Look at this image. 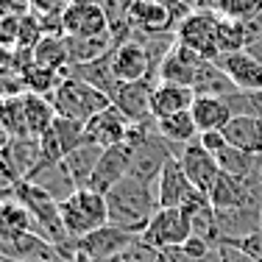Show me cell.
<instances>
[{
    "label": "cell",
    "mask_w": 262,
    "mask_h": 262,
    "mask_svg": "<svg viewBox=\"0 0 262 262\" xmlns=\"http://www.w3.org/2000/svg\"><path fill=\"white\" fill-rule=\"evenodd\" d=\"M217 67L232 78L237 92H254L262 90V61L251 51H237V53H223L217 56Z\"/></svg>",
    "instance_id": "17"
},
{
    "label": "cell",
    "mask_w": 262,
    "mask_h": 262,
    "mask_svg": "<svg viewBox=\"0 0 262 262\" xmlns=\"http://www.w3.org/2000/svg\"><path fill=\"white\" fill-rule=\"evenodd\" d=\"M229 254H232V251H229V248H223V246H221V257H223V262H232V257H229Z\"/></svg>",
    "instance_id": "41"
},
{
    "label": "cell",
    "mask_w": 262,
    "mask_h": 262,
    "mask_svg": "<svg viewBox=\"0 0 262 262\" xmlns=\"http://www.w3.org/2000/svg\"><path fill=\"white\" fill-rule=\"evenodd\" d=\"M229 145L240 148V151H248L254 157H262V120L248 115H234L229 120V126L223 128Z\"/></svg>",
    "instance_id": "23"
},
{
    "label": "cell",
    "mask_w": 262,
    "mask_h": 262,
    "mask_svg": "<svg viewBox=\"0 0 262 262\" xmlns=\"http://www.w3.org/2000/svg\"><path fill=\"white\" fill-rule=\"evenodd\" d=\"M140 237L157 251L182 248L192 237V217L187 209H157V215L151 217L148 229Z\"/></svg>",
    "instance_id": "8"
},
{
    "label": "cell",
    "mask_w": 262,
    "mask_h": 262,
    "mask_svg": "<svg viewBox=\"0 0 262 262\" xmlns=\"http://www.w3.org/2000/svg\"><path fill=\"white\" fill-rule=\"evenodd\" d=\"M217 48L223 53H237L248 48V36H246V26L243 20L229 14H221V26H217Z\"/></svg>",
    "instance_id": "32"
},
{
    "label": "cell",
    "mask_w": 262,
    "mask_h": 262,
    "mask_svg": "<svg viewBox=\"0 0 262 262\" xmlns=\"http://www.w3.org/2000/svg\"><path fill=\"white\" fill-rule=\"evenodd\" d=\"M209 204L215 207V212L262 209V173L254 179H237L221 173L215 187L209 190Z\"/></svg>",
    "instance_id": "7"
},
{
    "label": "cell",
    "mask_w": 262,
    "mask_h": 262,
    "mask_svg": "<svg viewBox=\"0 0 262 262\" xmlns=\"http://www.w3.org/2000/svg\"><path fill=\"white\" fill-rule=\"evenodd\" d=\"M131 134H134V131H131ZM131 159H134V140H126V142H120V145L106 148L101 154V159H98V165H95V173H92V179H90V190L106 195L112 187H117L128 176Z\"/></svg>",
    "instance_id": "10"
},
{
    "label": "cell",
    "mask_w": 262,
    "mask_h": 262,
    "mask_svg": "<svg viewBox=\"0 0 262 262\" xmlns=\"http://www.w3.org/2000/svg\"><path fill=\"white\" fill-rule=\"evenodd\" d=\"M195 98H198L195 90H190V86L173 84V81H159L154 86V98H151V117L154 120H162V117L190 112Z\"/></svg>",
    "instance_id": "19"
},
{
    "label": "cell",
    "mask_w": 262,
    "mask_h": 262,
    "mask_svg": "<svg viewBox=\"0 0 262 262\" xmlns=\"http://www.w3.org/2000/svg\"><path fill=\"white\" fill-rule=\"evenodd\" d=\"M215 159L221 173H229V176H237V179H254L262 173V157H254V154L240 151L234 145H226Z\"/></svg>",
    "instance_id": "27"
},
{
    "label": "cell",
    "mask_w": 262,
    "mask_h": 262,
    "mask_svg": "<svg viewBox=\"0 0 262 262\" xmlns=\"http://www.w3.org/2000/svg\"><path fill=\"white\" fill-rule=\"evenodd\" d=\"M131 131H134V123L117 106H109V109L98 112L92 120L84 123V142L112 148V145H120V142L131 140Z\"/></svg>",
    "instance_id": "12"
},
{
    "label": "cell",
    "mask_w": 262,
    "mask_h": 262,
    "mask_svg": "<svg viewBox=\"0 0 262 262\" xmlns=\"http://www.w3.org/2000/svg\"><path fill=\"white\" fill-rule=\"evenodd\" d=\"M103 151H106V148H101V145L84 142V145H78L70 157L61 162V170L67 173V179L73 182L76 190L90 187V179H92V173H95V165H98V159H101Z\"/></svg>",
    "instance_id": "22"
},
{
    "label": "cell",
    "mask_w": 262,
    "mask_h": 262,
    "mask_svg": "<svg viewBox=\"0 0 262 262\" xmlns=\"http://www.w3.org/2000/svg\"><path fill=\"white\" fill-rule=\"evenodd\" d=\"M59 207H61V221H64V229H67L70 240H81V237L98 232L101 226L109 223L106 195L90 190V187L73 190L67 198L59 201Z\"/></svg>",
    "instance_id": "3"
},
{
    "label": "cell",
    "mask_w": 262,
    "mask_h": 262,
    "mask_svg": "<svg viewBox=\"0 0 262 262\" xmlns=\"http://www.w3.org/2000/svg\"><path fill=\"white\" fill-rule=\"evenodd\" d=\"M217 26H221V11L195 9L179 23L176 42H182L184 48L195 51L204 59L215 61L221 56V48H217Z\"/></svg>",
    "instance_id": "6"
},
{
    "label": "cell",
    "mask_w": 262,
    "mask_h": 262,
    "mask_svg": "<svg viewBox=\"0 0 262 262\" xmlns=\"http://www.w3.org/2000/svg\"><path fill=\"white\" fill-rule=\"evenodd\" d=\"M23 101H26V123H28V134L34 140H39L48 128L53 126L56 115L53 101L48 95H34V92H23Z\"/></svg>",
    "instance_id": "26"
},
{
    "label": "cell",
    "mask_w": 262,
    "mask_h": 262,
    "mask_svg": "<svg viewBox=\"0 0 262 262\" xmlns=\"http://www.w3.org/2000/svg\"><path fill=\"white\" fill-rule=\"evenodd\" d=\"M223 248L243 254V257L251 259V262H262V229L254 232V234H246V237H237V240L223 243Z\"/></svg>",
    "instance_id": "34"
},
{
    "label": "cell",
    "mask_w": 262,
    "mask_h": 262,
    "mask_svg": "<svg viewBox=\"0 0 262 262\" xmlns=\"http://www.w3.org/2000/svg\"><path fill=\"white\" fill-rule=\"evenodd\" d=\"M61 34L64 36H103L109 31V17H106L101 3L92 0H73L61 14Z\"/></svg>",
    "instance_id": "11"
},
{
    "label": "cell",
    "mask_w": 262,
    "mask_h": 262,
    "mask_svg": "<svg viewBox=\"0 0 262 262\" xmlns=\"http://www.w3.org/2000/svg\"><path fill=\"white\" fill-rule=\"evenodd\" d=\"M70 3L73 0H28V6L34 9L36 17H61Z\"/></svg>",
    "instance_id": "37"
},
{
    "label": "cell",
    "mask_w": 262,
    "mask_h": 262,
    "mask_svg": "<svg viewBox=\"0 0 262 262\" xmlns=\"http://www.w3.org/2000/svg\"><path fill=\"white\" fill-rule=\"evenodd\" d=\"M207 61L209 59H204V56H198L195 51L184 48L182 42H176V45L170 48V53H167L159 64V81H173V84H184L192 90L198 73H201V67L207 64Z\"/></svg>",
    "instance_id": "18"
},
{
    "label": "cell",
    "mask_w": 262,
    "mask_h": 262,
    "mask_svg": "<svg viewBox=\"0 0 262 262\" xmlns=\"http://www.w3.org/2000/svg\"><path fill=\"white\" fill-rule=\"evenodd\" d=\"M190 112L201 134L204 131H223L229 126V120L234 117L229 98H217V95H198Z\"/></svg>",
    "instance_id": "20"
},
{
    "label": "cell",
    "mask_w": 262,
    "mask_h": 262,
    "mask_svg": "<svg viewBox=\"0 0 262 262\" xmlns=\"http://www.w3.org/2000/svg\"><path fill=\"white\" fill-rule=\"evenodd\" d=\"M134 240H140V234H131V232H126V229H117V226H112V223H106V226L98 229V232L81 237L78 240V254L86 262H103V259L117 257L120 251H126Z\"/></svg>",
    "instance_id": "13"
},
{
    "label": "cell",
    "mask_w": 262,
    "mask_h": 262,
    "mask_svg": "<svg viewBox=\"0 0 262 262\" xmlns=\"http://www.w3.org/2000/svg\"><path fill=\"white\" fill-rule=\"evenodd\" d=\"M229 106H232L234 115H248V117L262 120V90L234 92V95H229Z\"/></svg>",
    "instance_id": "33"
},
{
    "label": "cell",
    "mask_w": 262,
    "mask_h": 262,
    "mask_svg": "<svg viewBox=\"0 0 262 262\" xmlns=\"http://www.w3.org/2000/svg\"><path fill=\"white\" fill-rule=\"evenodd\" d=\"M11 140H14V137H11L9 131H6L3 126H0V159H6V157H9V148H11Z\"/></svg>",
    "instance_id": "40"
},
{
    "label": "cell",
    "mask_w": 262,
    "mask_h": 262,
    "mask_svg": "<svg viewBox=\"0 0 262 262\" xmlns=\"http://www.w3.org/2000/svg\"><path fill=\"white\" fill-rule=\"evenodd\" d=\"M190 6L184 0H137L131 6V31L140 36H165L170 28H179V23L190 14Z\"/></svg>",
    "instance_id": "5"
},
{
    "label": "cell",
    "mask_w": 262,
    "mask_h": 262,
    "mask_svg": "<svg viewBox=\"0 0 262 262\" xmlns=\"http://www.w3.org/2000/svg\"><path fill=\"white\" fill-rule=\"evenodd\" d=\"M154 190H157L159 209H184L187 204L192 201V195L198 192L195 187H192V182L187 179V173L182 170V165H179L176 157L162 167Z\"/></svg>",
    "instance_id": "16"
},
{
    "label": "cell",
    "mask_w": 262,
    "mask_h": 262,
    "mask_svg": "<svg viewBox=\"0 0 262 262\" xmlns=\"http://www.w3.org/2000/svg\"><path fill=\"white\" fill-rule=\"evenodd\" d=\"M198 142L207 148L212 157H217V154L229 145V140H226V134H223V131H204V134H198Z\"/></svg>",
    "instance_id": "38"
},
{
    "label": "cell",
    "mask_w": 262,
    "mask_h": 262,
    "mask_svg": "<svg viewBox=\"0 0 262 262\" xmlns=\"http://www.w3.org/2000/svg\"><path fill=\"white\" fill-rule=\"evenodd\" d=\"M176 159H179V165H182V170L187 173V179L192 182V187H195L198 192H204V195H209V190L215 187L217 176H221L217 159L212 157L198 140L190 142V145H184V148H179Z\"/></svg>",
    "instance_id": "14"
},
{
    "label": "cell",
    "mask_w": 262,
    "mask_h": 262,
    "mask_svg": "<svg viewBox=\"0 0 262 262\" xmlns=\"http://www.w3.org/2000/svg\"><path fill=\"white\" fill-rule=\"evenodd\" d=\"M0 126L9 131L14 140H26L28 134V123H26V101H23V92L20 95H11L3 98V106H0ZM34 140V137H31Z\"/></svg>",
    "instance_id": "30"
},
{
    "label": "cell",
    "mask_w": 262,
    "mask_h": 262,
    "mask_svg": "<svg viewBox=\"0 0 262 262\" xmlns=\"http://www.w3.org/2000/svg\"><path fill=\"white\" fill-rule=\"evenodd\" d=\"M6 195H14V190H11V192H6V190H0V198H6Z\"/></svg>",
    "instance_id": "42"
},
{
    "label": "cell",
    "mask_w": 262,
    "mask_h": 262,
    "mask_svg": "<svg viewBox=\"0 0 262 262\" xmlns=\"http://www.w3.org/2000/svg\"><path fill=\"white\" fill-rule=\"evenodd\" d=\"M78 145H84V123L67 120V117H56L53 126L39 137V165L26 182H36L45 170H53L70 157Z\"/></svg>",
    "instance_id": "4"
},
{
    "label": "cell",
    "mask_w": 262,
    "mask_h": 262,
    "mask_svg": "<svg viewBox=\"0 0 262 262\" xmlns=\"http://www.w3.org/2000/svg\"><path fill=\"white\" fill-rule=\"evenodd\" d=\"M106 207H109V223L117 229H126L131 234H142L157 215V190L137 179L126 176L117 187L106 192Z\"/></svg>",
    "instance_id": "1"
},
{
    "label": "cell",
    "mask_w": 262,
    "mask_h": 262,
    "mask_svg": "<svg viewBox=\"0 0 262 262\" xmlns=\"http://www.w3.org/2000/svg\"><path fill=\"white\" fill-rule=\"evenodd\" d=\"M112 70L120 84H131V81L142 78H159L154 59L148 53V48L142 45V39H126L112 51Z\"/></svg>",
    "instance_id": "9"
},
{
    "label": "cell",
    "mask_w": 262,
    "mask_h": 262,
    "mask_svg": "<svg viewBox=\"0 0 262 262\" xmlns=\"http://www.w3.org/2000/svg\"><path fill=\"white\" fill-rule=\"evenodd\" d=\"M28 232H36L31 212L14 195L0 198V246H6V243L17 240V237H23Z\"/></svg>",
    "instance_id": "21"
},
{
    "label": "cell",
    "mask_w": 262,
    "mask_h": 262,
    "mask_svg": "<svg viewBox=\"0 0 262 262\" xmlns=\"http://www.w3.org/2000/svg\"><path fill=\"white\" fill-rule=\"evenodd\" d=\"M195 95H217V98H229L237 92V86L232 84V78L217 67V61H207L198 73L195 84H192Z\"/></svg>",
    "instance_id": "29"
},
{
    "label": "cell",
    "mask_w": 262,
    "mask_h": 262,
    "mask_svg": "<svg viewBox=\"0 0 262 262\" xmlns=\"http://www.w3.org/2000/svg\"><path fill=\"white\" fill-rule=\"evenodd\" d=\"M226 14L237 20H248V17L262 14V0H226Z\"/></svg>",
    "instance_id": "36"
},
{
    "label": "cell",
    "mask_w": 262,
    "mask_h": 262,
    "mask_svg": "<svg viewBox=\"0 0 262 262\" xmlns=\"http://www.w3.org/2000/svg\"><path fill=\"white\" fill-rule=\"evenodd\" d=\"M92 3H103V0H92Z\"/></svg>",
    "instance_id": "43"
},
{
    "label": "cell",
    "mask_w": 262,
    "mask_h": 262,
    "mask_svg": "<svg viewBox=\"0 0 262 262\" xmlns=\"http://www.w3.org/2000/svg\"><path fill=\"white\" fill-rule=\"evenodd\" d=\"M159 81L142 78V81H131V84H120L112 95V106L123 112L134 126H142V123H151V98H154V86Z\"/></svg>",
    "instance_id": "15"
},
{
    "label": "cell",
    "mask_w": 262,
    "mask_h": 262,
    "mask_svg": "<svg viewBox=\"0 0 262 262\" xmlns=\"http://www.w3.org/2000/svg\"><path fill=\"white\" fill-rule=\"evenodd\" d=\"M64 76H67V73H56V70H51V67L34 64V61H31L26 70L20 73L23 90H26V92H34V95H48V98L53 95V90L59 86V81L64 78Z\"/></svg>",
    "instance_id": "31"
},
{
    "label": "cell",
    "mask_w": 262,
    "mask_h": 262,
    "mask_svg": "<svg viewBox=\"0 0 262 262\" xmlns=\"http://www.w3.org/2000/svg\"><path fill=\"white\" fill-rule=\"evenodd\" d=\"M159 137L179 154V148L190 145V142L198 140V126L192 120V112H182V115H170V117H162V120H154Z\"/></svg>",
    "instance_id": "24"
},
{
    "label": "cell",
    "mask_w": 262,
    "mask_h": 262,
    "mask_svg": "<svg viewBox=\"0 0 262 262\" xmlns=\"http://www.w3.org/2000/svg\"><path fill=\"white\" fill-rule=\"evenodd\" d=\"M53 101V109L59 117H67V120H78V123H86L98 115V112L109 109L112 106V98L101 92L98 86H92L90 81L73 76L67 70V76L59 81V86L53 90L51 95Z\"/></svg>",
    "instance_id": "2"
},
{
    "label": "cell",
    "mask_w": 262,
    "mask_h": 262,
    "mask_svg": "<svg viewBox=\"0 0 262 262\" xmlns=\"http://www.w3.org/2000/svg\"><path fill=\"white\" fill-rule=\"evenodd\" d=\"M159 262H223V257H221V251H217L207 259H192V257H187V254H182L179 248H170V251H159Z\"/></svg>",
    "instance_id": "39"
},
{
    "label": "cell",
    "mask_w": 262,
    "mask_h": 262,
    "mask_svg": "<svg viewBox=\"0 0 262 262\" xmlns=\"http://www.w3.org/2000/svg\"><path fill=\"white\" fill-rule=\"evenodd\" d=\"M31 61L39 67H51L56 73L70 70V51H67V39L59 34H45L31 51Z\"/></svg>",
    "instance_id": "25"
},
{
    "label": "cell",
    "mask_w": 262,
    "mask_h": 262,
    "mask_svg": "<svg viewBox=\"0 0 262 262\" xmlns=\"http://www.w3.org/2000/svg\"><path fill=\"white\" fill-rule=\"evenodd\" d=\"M103 262H159V251L151 248L148 243H142V237H140V240L131 243L126 251H120L117 257L103 259Z\"/></svg>",
    "instance_id": "35"
},
{
    "label": "cell",
    "mask_w": 262,
    "mask_h": 262,
    "mask_svg": "<svg viewBox=\"0 0 262 262\" xmlns=\"http://www.w3.org/2000/svg\"><path fill=\"white\" fill-rule=\"evenodd\" d=\"M70 73L78 78H84V81H90L92 86H98V90L106 92L109 98L115 95V90L120 86V81L115 78V70H112V53L103 56V59H98V61H90V64L70 67Z\"/></svg>",
    "instance_id": "28"
},
{
    "label": "cell",
    "mask_w": 262,
    "mask_h": 262,
    "mask_svg": "<svg viewBox=\"0 0 262 262\" xmlns=\"http://www.w3.org/2000/svg\"><path fill=\"white\" fill-rule=\"evenodd\" d=\"M0 262H3V259H0Z\"/></svg>",
    "instance_id": "44"
}]
</instances>
